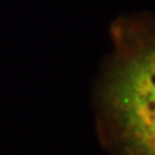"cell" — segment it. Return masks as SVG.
I'll list each match as a JSON object with an SVG mask.
<instances>
[{"label":"cell","instance_id":"6da1fadb","mask_svg":"<svg viewBox=\"0 0 155 155\" xmlns=\"http://www.w3.org/2000/svg\"><path fill=\"white\" fill-rule=\"evenodd\" d=\"M101 104L118 155H155V35H119Z\"/></svg>","mask_w":155,"mask_h":155}]
</instances>
